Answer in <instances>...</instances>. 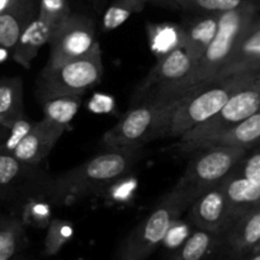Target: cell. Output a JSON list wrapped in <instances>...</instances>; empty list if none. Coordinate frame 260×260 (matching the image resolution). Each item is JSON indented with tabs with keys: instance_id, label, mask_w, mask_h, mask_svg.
<instances>
[{
	"instance_id": "cell-1",
	"label": "cell",
	"mask_w": 260,
	"mask_h": 260,
	"mask_svg": "<svg viewBox=\"0 0 260 260\" xmlns=\"http://www.w3.org/2000/svg\"><path fill=\"white\" fill-rule=\"evenodd\" d=\"M107 149L53 178L48 198L56 205H68L96 194L104 187L128 175L146 154L140 145Z\"/></svg>"
},
{
	"instance_id": "cell-2",
	"label": "cell",
	"mask_w": 260,
	"mask_h": 260,
	"mask_svg": "<svg viewBox=\"0 0 260 260\" xmlns=\"http://www.w3.org/2000/svg\"><path fill=\"white\" fill-rule=\"evenodd\" d=\"M207 83L198 84L185 93H160L146 96L131 106L118 122L104 134L102 141L106 147L144 146L152 140L164 139L168 121L175 107Z\"/></svg>"
},
{
	"instance_id": "cell-3",
	"label": "cell",
	"mask_w": 260,
	"mask_h": 260,
	"mask_svg": "<svg viewBox=\"0 0 260 260\" xmlns=\"http://www.w3.org/2000/svg\"><path fill=\"white\" fill-rule=\"evenodd\" d=\"M196 197L198 196L194 193L174 185L160 198L151 212L122 240L116 251V258L119 260L149 258Z\"/></svg>"
},
{
	"instance_id": "cell-4",
	"label": "cell",
	"mask_w": 260,
	"mask_h": 260,
	"mask_svg": "<svg viewBox=\"0 0 260 260\" xmlns=\"http://www.w3.org/2000/svg\"><path fill=\"white\" fill-rule=\"evenodd\" d=\"M259 79L260 70H254L208 81L175 107L168 121L164 139L180 137L196 124L215 114L234 94Z\"/></svg>"
},
{
	"instance_id": "cell-5",
	"label": "cell",
	"mask_w": 260,
	"mask_h": 260,
	"mask_svg": "<svg viewBox=\"0 0 260 260\" xmlns=\"http://www.w3.org/2000/svg\"><path fill=\"white\" fill-rule=\"evenodd\" d=\"M259 15V3L241 5L236 9L218 13L217 29L215 36L206 48L202 57L196 63L190 78L187 80V88L201 83L213 80L225 65L233 51L239 45L240 40L251 22Z\"/></svg>"
},
{
	"instance_id": "cell-6",
	"label": "cell",
	"mask_w": 260,
	"mask_h": 260,
	"mask_svg": "<svg viewBox=\"0 0 260 260\" xmlns=\"http://www.w3.org/2000/svg\"><path fill=\"white\" fill-rule=\"evenodd\" d=\"M103 76V63L99 42L86 55L43 68L36 83L38 101L56 96L84 94L98 85Z\"/></svg>"
},
{
	"instance_id": "cell-7",
	"label": "cell",
	"mask_w": 260,
	"mask_h": 260,
	"mask_svg": "<svg viewBox=\"0 0 260 260\" xmlns=\"http://www.w3.org/2000/svg\"><path fill=\"white\" fill-rule=\"evenodd\" d=\"M259 108L260 79L234 94L215 114L178 137V151L182 154H193L205 147L210 140L222 134L225 129L258 112Z\"/></svg>"
},
{
	"instance_id": "cell-8",
	"label": "cell",
	"mask_w": 260,
	"mask_h": 260,
	"mask_svg": "<svg viewBox=\"0 0 260 260\" xmlns=\"http://www.w3.org/2000/svg\"><path fill=\"white\" fill-rule=\"evenodd\" d=\"M249 150L231 146H208L194 151L175 185L200 196L220 183Z\"/></svg>"
},
{
	"instance_id": "cell-9",
	"label": "cell",
	"mask_w": 260,
	"mask_h": 260,
	"mask_svg": "<svg viewBox=\"0 0 260 260\" xmlns=\"http://www.w3.org/2000/svg\"><path fill=\"white\" fill-rule=\"evenodd\" d=\"M53 178L40 164L22 161L13 155L0 154V200L27 202L50 194Z\"/></svg>"
},
{
	"instance_id": "cell-10",
	"label": "cell",
	"mask_w": 260,
	"mask_h": 260,
	"mask_svg": "<svg viewBox=\"0 0 260 260\" xmlns=\"http://www.w3.org/2000/svg\"><path fill=\"white\" fill-rule=\"evenodd\" d=\"M194 66L193 60L180 45L167 51L132 94L131 106L151 94L190 90L196 85L187 88L185 84L194 71Z\"/></svg>"
},
{
	"instance_id": "cell-11",
	"label": "cell",
	"mask_w": 260,
	"mask_h": 260,
	"mask_svg": "<svg viewBox=\"0 0 260 260\" xmlns=\"http://www.w3.org/2000/svg\"><path fill=\"white\" fill-rule=\"evenodd\" d=\"M260 205L244 212L229 216L223 228L216 234L213 251L228 259H251L259 256Z\"/></svg>"
},
{
	"instance_id": "cell-12",
	"label": "cell",
	"mask_w": 260,
	"mask_h": 260,
	"mask_svg": "<svg viewBox=\"0 0 260 260\" xmlns=\"http://www.w3.org/2000/svg\"><path fill=\"white\" fill-rule=\"evenodd\" d=\"M98 43L95 24L89 17L71 13L53 28L48 40L50 58L47 66H56L65 61L86 55Z\"/></svg>"
},
{
	"instance_id": "cell-13",
	"label": "cell",
	"mask_w": 260,
	"mask_h": 260,
	"mask_svg": "<svg viewBox=\"0 0 260 260\" xmlns=\"http://www.w3.org/2000/svg\"><path fill=\"white\" fill-rule=\"evenodd\" d=\"M188 210V220L194 228L217 234L229 216L228 203L220 183L196 197Z\"/></svg>"
},
{
	"instance_id": "cell-14",
	"label": "cell",
	"mask_w": 260,
	"mask_h": 260,
	"mask_svg": "<svg viewBox=\"0 0 260 260\" xmlns=\"http://www.w3.org/2000/svg\"><path fill=\"white\" fill-rule=\"evenodd\" d=\"M63 132V128L51 124L42 118L41 121L32 123L27 134L13 150L12 155L22 161L41 164V161L52 151Z\"/></svg>"
},
{
	"instance_id": "cell-15",
	"label": "cell",
	"mask_w": 260,
	"mask_h": 260,
	"mask_svg": "<svg viewBox=\"0 0 260 260\" xmlns=\"http://www.w3.org/2000/svg\"><path fill=\"white\" fill-rule=\"evenodd\" d=\"M260 70V18L251 22L239 45L220 69L215 79L235 75L244 71ZM213 79V80H215Z\"/></svg>"
},
{
	"instance_id": "cell-16",
	"label": "cell",
	"mask_w": 260,
	"mask_h": 260,
	"mask_svg": "<svg viewBox=\"0 0 260 260\" xmlns=\"http://www.w3.org/2000/svg\"><path fill=\"white\" fill-rule=\"evenodd\" d=\"M229 207V216L260 205V185L246 179L238 164L220 182ZM228 216V217H229Z\"/></svg>"
},
{
	"instance_id": "cell-17",
	"label": "cell",
	"mask_w": 260,
	"mask_h": 260,
	"mask_svg": "<svg viewBox=\"0 0 260 260\" xmlns=\"http://www.w3.org/2000/svg\"><path fill=\"white\" fill-rule=\"evenodd\" d=\"M217 23L218 13H200L198 17L180 28V46L189 55L194 65L212 41Z\"/></svg>"
},
{
	"instance_id": "cell-18",
	"label": "cell",
	"mask_w": 260,
	"mask_h": 260,
	"mask_svg": "<svg viewBox=\"0 0 260 260\" xmlns=\"http://www.w3.org/2000/svg\"><path fill=\"white\" fill-rule=\"evenodd\" d=\"M40 0H18L9 9L0 13V46L5 51L14 50L20 33L36 18Z\"/></svg>"
},
{
	"instance_id": "cell-19",
	"label": "cell",
	"mask_w": 260,
	"mask_h": 260,
	"mask_svg": "<svg viewBox=\"0 0 260 260\" xmlns=\"http://www.w3.org/2000/svg\"><path fill=\"white\" fill-rule=\"evenodd\" d=\"M53 28L55 27L51 23L36 15L35 19L30 20L29 24L20 33L17 45L12 51L13 58L23 68L29 69L41 47L48 43Z\"/></svg>"
},
{
	"instance_id": "cell-20",
	"label": "cell",
	"mask_w": 260,
	"mask_h": 260,
	"mask_svg": "<svg viewBox=\"0 0 260 260\" xmlns=\"http://www.w3.org/2000/svg\"><path fill=\"white\" fill-rule=\"evenodd\" d=\"M260 139V113L259 111L238 122L230 128L225 129L222 134L213 137L205 145L208 146H231L241 147L251 151L258 147ZM202 147V149H205Z\"/></svg>"
},
{
	"instance_id": "cell-21",
	"label": "cell",
	"mask_w": 260,
	"mask_h": 260,
	"mask_svg": "<svg viewBox=\"0 0 260 260\" xmlns=\"http://www.w3.org/2000/svg\"><path fill=\"white\" fill-rule=\"evenodd\" d=\"M23 84L19 76L0 80V124L9 128L15 121L23 118Z\"/></svg>"
},
{
	"instance_id": "cell-22",
	"label": "cell",
	"mask_w": 260,
	"mask_h": 260,
	"mask_svg": "<svg viewBox=\"0 0 260 260\" xmlns=\"http://www.w3.org/2000/svg\"><path fill=\"white\" fill-rule=\"evenodd\" d=\"M83 94L56 96L42 102L43 119L51 124L66 129L81 106Z\"/></svg>"
},
{
	"instance_id": "cell-23",
	"label": "cell",
	"mask_w": 260,
	"mask_h": 260,
	"mask_svg": "<svg viewBox=\"0 0 260 260\" xmlns=\"http://www.w3.org/2000/svg\"><path fill=\"white\" fill-rule=\"evenodd\" d=\"M24 244V229L17 217H0V260L17 255Z\"/></svg>"
},
{
	"instance_id": "cell-24",
	"label": "cell",
	"mask_w": 260,
	"mask_h": 260,
	"mask_svg": "<svg viewBox=\"0 0 260 260\" xmlns=\"http://www.w3.org/2000/svg\"><path fill=\"white\" fill-rule=\"evenodd\" d=\"M215 241L216 234L197 229V231L188 236L185 243L178 249L174 258L178 260H200L205 258L210 251H212Z\"/></svg>"
},
{
	"instance_id": "cell-25",
	"label": "cell",
	"mask_w": 260,
	"mask_h": 260,
	"mask_svg": "<svg viewBox=\"0 0 260 260\" xmlns=\"http://www.w3.org/2000/svg\"><path fill=\"white\" fill-rule=\"evenodd\" d=\"M147 0H113L103 17V30H112L121 27L131 15L141 12Z\"/></svg>"
},
{
	"instance_id": "cell-26",
	"label": "cell",
	"mask_w": 260,
	"mask_h": 260,
	"mask_svg": "<svg viewBox=\"0 0 260 260\" xmlns=\"http://www.w3.org/2000/svg\"><path fill=\"white\" fill-rule=\"evenodd\" d=\"M259 0H174L175 7L194 13H221Z\"/></svg>"
},
{
	"instance_id": "cell-27",
	"label": "cell",
	"mask_w": 260,
	"mask_h": 260,
	"mask_svg": "<svg viewBox=\"0 0 260 260\" xmlns=\"http://www.w3.org/2000/svg\"><path fill=\"white\" fill-rule=\"evenodd\" d=\"M73 235V228L68 221L55 218L51 221L46 236L45 250L48 255H55L58 253L62 245H65L70 240Z\"/></svg>"
},
{
	"instance_id": "cell-28",
	"label": "cell",
	"mask_w": 260,
	"mask_h": 260,
	"mask_svg": "<svg viewBox=\"0 0 260 260\" xmlns=\"http://www.w3.org/2000/svg\"><path fill=\"white\" fill-rule=\"evenodd\" d=\"M71 8L68 0H40L37 17L51 23L53 27L62 22L71 14Z\"/></svg>"
},
{
	"instance_id": "cell-29",
	"label": "cell",
	"mask_w": 260,
	"mask_h": 260,
	"mask_svg": "<svg viewBox=\"0 0 260 260\" xmlns=\"http://www.w3.org/2000/svg\"><path fill=\"white\" fill-rule=\"evenodd\" d=\"M18 0H0V13H3L4 10L9 9L13 4H15Z\"/></svg>"
},
{
	"instance_id": "cell-30",
	"label": "cell",
	"mask_w": 260,
	"mask_h": 260,
	"mask_svg": "<svg viewBox=\"0 0 260 260\" xmlns=\"http://www.w3.org/2000/svg\"><path fill=\"white\" fill-rule=\"evenodd\" d=\"M147 2L159 5H174V0H147Z\"/></svg>"
},
{
	"instance_id": "cell-31",
	"label": "cell",
	"mask_w": 260,
	"mask_h": 260,
	"mask_svg": "<svg viewBox=\"0 0 260 260\" xmlns=\"http://www.w3.org/2000/svg\"><path fill=\"white\" fill-rule=\"evenodd\" d=\"M2 50H4V48H3L2 46H0V55H2Z\"/></svg>"
}]
</instances>
